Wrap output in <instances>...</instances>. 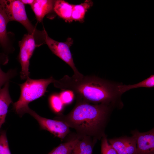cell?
Wrapping results in <instances>:
<instances>
[{"label":"cell","mask_w":154,"mask_h":154,"mask_svg":"<svg viewBox=\"0 0 154 154\" xmlns=\"http://www.w3.org/2000/svg\"><path fill=\"white\" fill-rule=\"evenodd\" d=\"M72 110L56 119L74 129L79 137L88 136L100 140L105 135V128L114 106L104 104H94L77 98Z\"/></svg>","instance_id":"1"},{"label":"cell","mask_w":154,"mask_h":154,"mask_svg":"<svg viewBox=\"0 0 154 154\" xmlns=\"http://www.w3.org/2000/svg\"><path fill=\"white\" fill-rule=\"evenodd\" d=\"M56 88L72 91L77 98L94 104L117 106L118 98L116 84L95 76H84L76 78L65 75L53 83Z\"/></svg>","instance_id":"2"},{"label":"cell","mask_w":154,"mask_h":154,"mask_svg":"<svg viewBox=\"0 0 154 154\" xmlns=\"http://www.w3.org/2000/svg\"><path fill=\"white\" fill-rule=\"evenodd\" d=\"M55 80L52 77L44 79H33L29 77L25 82L19 84L21 88L20 97L14 103L13 108L19 116L27 113L29 108L28 104L31 102L43 96L48 86L53 83Z\"/></svg>","instance_id":"3"},{"label":"cell","mask_w":154,"mask_h":154,"mask_svg":"<svg viewBox=\"0 0 154 154\" xmlns=\"http://www.w3.org/2000/svg\"><path fill=\"white\" fill-rule=\"evenodd\" d=\"M0 5L9 22L17 21L25 27L29 34L36 35L35 28L29 19L24 4L20 0H0Z\"/></svg>","instance_id":"4"},{"label":"cell","mask_w":154,"mask_h":154,"mask_svg":"<svg viewBox=\"0 0 154 154\" xmlns=\"http://www.w3.org/2000/svg\"><path fill=\"white\" fill-rule=\"evenodd\" d=\"M44 38L46 43L54 54L71 67L74 72L73 76L78 78L82 76L83 75L78 71L75 66L70 49L73 44L72 39L69 38L65 42H58L49 37L44 29Z\"/></svg>","instance_id":"5"},{"label":"cell","mask_w":154,"mask_h":154,"mask_svg":"<svg viewBox=\"0 0 154 154\" xmlns=\"http://www.w3.org/2000/svg\"><path fill=\"white\" fill-rule=\"evenodd\" d=\"M19 59L21 68L20 76L22 79H26L29 75L30 60L36 46L34 35L29 33L25 35L19 42Z\"/></svg>","instance_id":"6"},{"label":"cell","mask_w":154,"mask_h":154,"mask_svg":"<svg viewBox=\"0 0 154 154\" xmlns=\"http://www.w3.org/2000/svg\"><path fill=\"white\" fill-rule=\"evenodd\" d=\"M27 113L30 114L37 121L41 129L49 131L61 139H63L70 132L69 127L61 121L42 117L30 108Z\"/></svg>","instance_id":"7"},{"label":"cell","mask_w":154,"mask_h":154,"mask_svg":"<svg viewBox=\"0 0 154 154\" xmlns=\"http://www.w3.org/2000/svg\"><path fill=\"white\" fill-rule=\"evenodd\" d=\"M136 141V154H154V129L144 132L136 130L131 132Z\"/></svg>","instance_id":"8"},{"label":"cell","mask_w":154,"mask_h":154,"mask_svg":"<svg viewBox=\"0 0 154 154\" xmlns=\"http://www.w3.org/2000/svg\"><path fill=\"white\" fill-rule=\"evenodd\" d=\"M55 1L36 0L31 5L38 22H41L44 17L53 10Z\"/></svg>","instance_id":"9"},{"label":"cell","mask_w":154,"mask_h":154,"mask_svg":"<svg viewBox=\"0 0 154 154\" xmlns=\"http://www.w3.org/2000/svg\"><path fill=\"white\" fill-rule=\"evenodd\" d=\"M9 83L7 82L0 90V134L2 125L4 123L10 104L12 102L9 91Z\"/></svg>","instance_id":"10"},{"label":"cell","mask_w":154,"mask_h":154,"mask_svg":"<svg viewBox=\"0 0 154 154\" xmlns=\"http://www.w3.org/2000/svg\"><path fill=\"white\" fill-rule=\"evenodd\" d=\"M73 5L62 0L55 1L53 10L60 17L65 21H72V18Z\"/></svg>","instance_id":"11"},{"label":"cell","mask_w":154,"mask_h":154,"mask_svg":"<svg viewBox=\"0 0 154 154\" xmlns=\"http://www.w3.org/2000/svg\"><path fill=\"white\" fill-rule=\"evenodd\" d=\"M154 87V75H151L147 78L138 83L133 85H116L117 93L119 96L129 90L140 87L153 88Z\"/></svg>","instance_id":"12"},{"label":"cell","mask_w":154,"mask_h":154,"mask_svg":"<svg viewBox=\"0 0 154 154\" xmlns=\"http://www.w3.org/2000/svg\"><path fill=\"white\" fill-rule=\"evenodd\" d=\"M96 141L88 136L79 137L74 148L81 154H92L93 147Z\"/></svg>","instance_id":"13"},{"label":"cell","mask_w":154,"mask_h":154,"mask_svg":"<svg viewBox=\"0 0 154 154\" xmlns=\"http://www.w3.org/2000/svg\"><path fill=\"white\" fill-rule=\"evenodd\" d=\"M92 3L90 0H86L80 4L73 5L72 16V20L81 22L83 21L86 12L92 5Z\"/></svg>","instance_id":"14"},{"label":"cell","mask_w":154,"mask_h":154,"mask_svg":"<svg viewBox=\"0 0 154 154\" xmlns=\"http://www.w3.org/2000/svg\"><path fill=\"white\" fill-rule=\"evenodd\" d=\"M7 17L0 5V44L3 48L7 46L9 41L7 25L9 22Z\"/></svg>","instance_id":"15"},{"label":"cell","mask_w":154,"mask_h":154,"mask_svg":"<svg viewBox=\"0 0 154 154\" xmlns=\"http://www.w3.org/2000/svg\"><path fill=\"white\" fill-rule=\"evenodd\" d=\"M79 138V137L78 136L60 144L48 154H71L72 150Z\"/></svg>","instance_id":"16"},{"label":"cell","mask_w":154,"mask_h":154,"mask_svg":"<svg viewBox=\"0 0 154 154\" xmlns=\"http://www.w3.org/2000/svg\"><path fill=\"white\" fill-rule=\"evenodd\" d=\"M108 141L117 154H127L125 136L110 139Z\"/></svg>","instance_id":"17"},{"label":"cell","mask_w":154,"mask_h":154,"mask_svg":"<svg viewBox=\"0 0 154 154\" xmlns=\"http://www.w3.org/2000/svg\"><path fill=\"white\" fill-rule=\"evenodd\" d=\"M50 102L52 108L55 112L59 113L63 109L64 104L59 95H52L50 98Z\"/></svg>","instance_id":"18"},{"label":"cell","mask_w":154,"mask_h":154,"mask_svg":"<svg viewBox=\"0 0 154 154\" xmlns=\"http://www.w3.org/2000/svg\"><path fill=\"white\" fill-rule=\"evenodd\" d=\"M0 154H11L6 132L4 131L1 132L0 134Z\"/></svg>","instance_id":"19"},{"label":"cell","mask_w":154,"mask_h":154,"mask_svg":"<svg viewBox=\"0 0 154 154\" xmlns=\"http://www.w3.org/2000/svg\"><path fill=\"white\" fill-rule=\"evenodd\" d=\"M127 154H136L137 144L135 137L133 135L131 137L125 136Z\"/></svg>","instance_id":"20"},{"label":"cell","mask_w":154,"mask_h":154,"mask_svg":"<svg viewBox=\"0 0 154 154\" xmlns=\"http://www.w3.org/2000/svg\"><path fill=\"white\" fill-rule=\"evenodd\" d=\"M101 154H117L114 149L108 143L106 135L101 138Z\"/></svg>","instance_id":"21"},{"label":"cell","mask_w":154,"mask_h":154,"mask_svg":"<svg viewBox=\"0 0 154 154\" xmlns=\"http://www.w3.org/2000/svg\"><path fill=\"white\" fill-rule=\"evenodd\" d=\"M74 94L71 91L66 90H63L59 95L64 104H70L73 101Z\"/></svg>","instance_id":"22"},{"label":"cell","mask_w":154,"mask_h":154,"mask_svg":"<svg viewBox=\"0 0 154 154\" xmlns=\"http://www.w3.org/2000/svg\"><path fill=\"white\" fill-rule=\"evenodd\" d=\"M0 90L2 87L14 75V72L12 70H10L7 72H3L0 67Z\"/></svg>","instance_id":"23"},{"label":"cell","mask_w":154,"mask_h":154,"mask_svg":"<svg viewBox=\"0 0 154 154\" xmlns=\"http://www.w3.org/2000/svg\"><path fill=\"white\" fill-rule=\"evenodd\" d=\"M34 0H21L20 1L24 4H29L31 5L34 2Z\"/></svg>","instance_id":"24"},{"label":"cell","mask_w":154,"mask_h":154,"mask_svg":"<svg viewBox=\"0 0 154 154\" xmlns=\"http://www.w3.org/2000/svg\"><path fill=\"white\" fill-rule=\"evenodd\" d=\"M71 154H81L76 149L74 148Z\"/></svg>","instance_id":"25"}]
</instances>
